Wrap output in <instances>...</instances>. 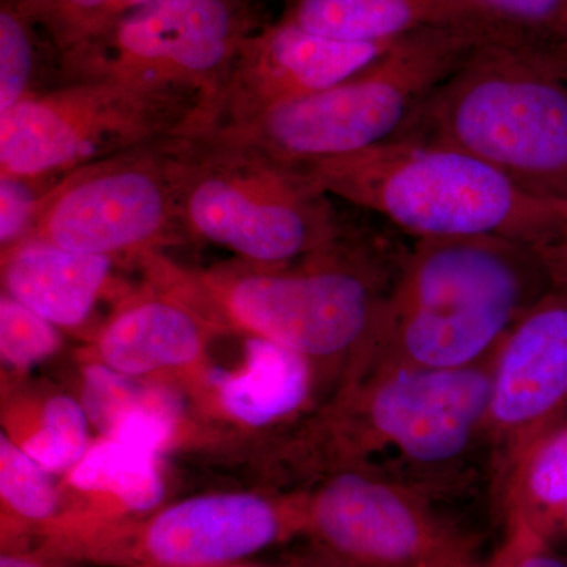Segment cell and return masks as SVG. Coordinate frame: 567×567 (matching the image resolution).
<instances>
[{
  "instance_id": "1",
  "label": "cell",
  "mask_w": 567,
  "mask_h": 567,
  "mask_svg": "<svg viewBox=\"0 0 567 567\" xmlns=\"http://www.w3.org/2000/svg\"><path fill=\"white\" fill-rule=\"evenodd\" d=\"M566 278L557 252L525 241H410L375 333L361 354V372L484 363L520 317Z\"/></svg>"
},
{
  "instance_id": "2",
  "label": "cell",
  "mask_w": 567,
  "mask_h": 567,
  "mask_svg": "<svg viewBox=\"0 0 567 567\" xmlns=\"http://www.w3.org/2000/svg\"><path fill=\"white\" fill-rule=\"evenodd\" d=\"M295 166L410 241L502 237L557 251L567 234V205L524 192L450 145L393 140Z\"/></svg>"
},
{
  "instance_id": "3",
  "label": "cell",
  "mask_w": 567,
  "mask_h": 567,
  "mask_svg": "<svg viewBox=\"0 0 567 567\" xmlns=\"http://www.w3.org/2000/svg\"><path fill=\"white\" fill-rule=\"evenodd\" d=\"M395 140L450 145L567 205V81L535 44L481 37Z\"/></svg>"
},
{
  "instance_id": "4",
  "label": "cell",
  "mask_w": 567,
  "mask_h": 567,
  "mask_svg": "<svg viewBox=\"0 0 567 567\" xmlns=\"http://www.w3.org/2000/svg\"><path fill=\"white\" fill-rule=\"evenodd\" d=\"M494 357L464 369L390 365L361 372L354 450L363 470L450 503L494 495L487 417Z\"/></svg>"
},
{
  "instance_id": "5",
  "label": "cell",
  "mask_w": 567,
  "mask_h": 567,
  "mask_svg": "<svg viewBox=\"0 0 567 567\" xmlns=\"http://www.w3.org/2000/svg\"><path fill=\"white\" fill-rule=\"evenodd\" d=\"M391 227L349 223L344 234L297 267L216 276L204 282L227 316L306 358L364 353L410 244ZM295 265V264H293Z\"/></svg>"
},
{
  "instance_id": "6",
  "label": "cell",
  "mask_w": 567,
  "mask_h": 567,
  "mask_svg": "<svg viewBox=\"0 0 567 567\" xmlns=\"http://www.w3.org/2000/svg\"><path fill=\"white\" fill-rule=\"evenodd\" d=\"M181 210L186 235L262 268L308 259L349 226L300 166L213 134H182Z\"/></svg>"
},
{
  "instance_id": "7",
  "label": "cell",
  "mask_w": 567,
  "mask_h": 567,
  "mask_svg": "<svg viewBox=\"0 0 567 567\" xmlns=\"http://www.w3.org/2000/svg\"><path fill=\"white\" fill-rule=\"evenodd\" d=\"M477 28L427 29L333 87L293 100L213 136L289 164H308L393 141L481 37Z\"/></svg>"
},
{
  "instance_id": "8",
  "label": "cell",
  "mask_w": 567,
  "mask_h": 567,
  "mask_svg": "<svg viewBox=\"0 0 567 567\" xmlns=\"http://www.w3.org/2000/svg\"><path fill=\"white\" fill-rule=\"evenodd\" d=\"M203 95L174 85L62 82L0 112V177L58 181L78 167L188 132Z\"/></svg>"
},
{
  "instance_id": "9",
  "label": "cell",
  "mask_w": 567,
  "mask_h": 567,
  "mask_svg": "<svg viewBox=\"0 0 567 567\" xmlns=\"http://www.w3.org/2000/svg\"><path fill=\"white\" fill-rule=\"evenodd\" d=\"M181 181L182 134L85 164L41 193L20 244L114 257L181 237Z\"/></svg>"
},
{
  "instance_id": "10",
  "label": "cell",
  "mask_w": 567,
  "mask_h": 567,
  "mask_svg": "<svg viewBox=\"0 0 567 567\" xmlns=\"http://www.w3.org/2000/svg\"><path fill=\"white\" fill-rule=\"evenodd\" d=\"M265 24L256 0H153L59 63L62 82L112 80L216 92ZM200 104V106H203Z\"/></svg>"
},
{
  "instance_id": "11",
  "label": "cell",
  "mask_w": 567,
  "mask_h": 567,
  "mask_svg": "<svg viewBox=\"0 0 567 567\" xmlns=\"http://www.w3.org/2000/svg\"><path fill=\"white\" fill-rule=\"evenodd\" d=\"M317 535L357 567H484L450 503L390 477L342 470L309 506Z\"/></svg>"
},
{
  "instance_id": "12",
  "label": "cell",
  "mask_w": 567,
  "mask_h": 567,
  "mask_svg": "<svg viewBox=\"0 0 567 567\" xmlns=\"http://www.w3.org/2000/svg\"><path fill=\"white\" fill-rule=\"evenodd\" d=\"M393 44L344 43L281 20L265 22L241 44L226 78L197 111L186 134L237 128L281 104L333 87Z\"/></svg>"
},
{
  "instance_id": "13",
  "label": "cell",
  "mask_w": 567,
  "mask_h": 567,
  "mask_svg": "<svg viewBox=\"0 0 567 567\" xmlns=\"http://www.w3.org/2000/svg\"><path fill=\"white\" fill-rule=\"evenodd\" d=\"M566 417L567 278L520 317L496 350L487 417L494 492L514 458Z\"/></svg>"
},
{
  "instance_id": "14",
  "label": "cell",
  "mask_w": 567,
  "mask_h": 567,
  "mask_svg": "<svg viewBox=\"0 0 567 567\" xmlns=\"http://www.w3.org/2000/svg\"><path fill=\"white\" fill-rule=\"evenodd\" d=\"M279 529L278 513L262 498L204 496L164 511L148 529L147 546L166 565H213L268 546Z\"/></svg>"
},
{
  "instance_id": "15",
  "label": "cell",
  "mask_w": 567,
  "mask_h": 567,
  "mask_svg": "<svg viewBox=\"0 0 567 567\" xmlns=\"http://www.w3.org/2000/svg\"><path fill=\"white\" fill-rule=\"evenodd\" d=\"M278 20L324 39L360 44H391L427 29L488 32L465 0H284Z\"/></svg>"
},
{
  "instance_id": "16",
  "label": "cell",
  "mask_w": 567,
  "mask_h": 567,
  "mask_svg": "<svg viewBox=\"0 0 567 567\" xmlns=\"http://www.w3.org/2000/svg\"><path fill=\"white\" fill-rule=\"evenodd\" d=\"M112 257L70 251L44 241H22L7 257L3 281L14 300L51 323L85 319L111 275Z\"/></svg>"
},
{
  "instance_id": "17",
  "label": "cell",
  "mask_w": 567,
  "mask_h": 567,
  "mask_svg": "<svg viewBox=\"0 0 567 567\" xmlns=\"http://www.w3.org/2000/svg\"><path fill=\"white\" fill-rule=\"evenodd\" d=\"M499 527L567 546V417L529 443L496 484Z\"/></svg>"
},
{
  "instance_id": "18",
  "label": "cell",
  "mask_w": 567,
  "mask_h": 567,
  "mask_svg": "<svg viewBox=\"0 0 567 567\" xmlns=\"http://www.w3.org/2000/svg\"><path fill=\"white\" fill-rule=\"evenodd\" d=\"M200 349L199 324L188 309L155 298L125 309L100 339L104 363L125 375L189 363Z\"/></svg>"
},
{
  "instance_id": "19",
  "label": "cell",
  "mask_w": 567,
  "mask_h": 567,
  "mask_svg": "<svg viewBox=\"0 0 567 567\" xmlns=\"http://www.w3.org/2000/svg\"><path fill=\"white\" fill-rule=\"evenodd\" d=\"M309 390L308 358L257 336L246 347L245 371L224 382L221 399L237 420L267 425L297 412Z\"/></svg>"
},
{
  "instance_id": "20",
  "label": "cell",
  "mask_w": 567,
  "mask_h": 567,
  "mask_svg": "<svg viewBox=\"0 0 567 567\" xmlns=\"http://www.w3.org/2000/svg\"><path fill=\"white\" fill-rule=\"evenodd\" d=\"M155 457V451L110 436L84 454L70 480L82 491L110 492L123 505L147 511L163 496Z\"/></svg>"
},
{
  "instance_id": "21",
  "label": "cell",
  "mask_w": 567,
  "mask_h": 567,
  "mask_svg": "<svg viewBox=\"0 0 567 567\" xmlns=\"http://www.w3.org/2000/svg\"><path fill=\"white\" fill-rule=\"evenodd\" d=\"M151 2L153 0H18L43 33L58 65Z\"/></svg>"
},
{
  "instance_id": "22",
  "label": "cell",
  "mask_w": 567,
  "mask_h": 567,
  "mask_svg": "<svg viewBox=\"0 0 567 567\" xmlns=\"http://www.w3.org/2000/svg\"><path fill=\"white\" fill-rule=\"evenodd\" d=\"M494 35L557 54L567 43V0H465Z\"/></svg>"
},
{
  "instance_id": "23",
  "label": "cell",
  "mask_w": 567,
  "mask_h": 567,
  "mask_svg": "<svg viewBox=\"0 0 567 567\" xmlns=\"http://www.w3.org/2000/svg\"><path fill=\"white\" fill-rule=\"evenodd\" d=\"M48 43L18 0L0 2V112L35 93L37 66Z\"/></svg>"
},
{
  "instance_id": "24",
  "label": "cell",
  "mask_w": 567,
  "mask_h": 567,
  "mask_svg": "<svg viewBox=\"0 0 567 567\" xmlns=\"http://www.w3.org/2000/svg\"><path fill=\"white\" fill-rule=\"evenodd\" d=\"M87 442L85 413L73 399H51L43 413V424L24 443V451L47 472H63L84 457Z\"/></svg>"
},
{
  "instance_id": "25",
  "label": "cell",
  "mask_w": 567,
  "mask_h": 567,
  "mask_svg": "<svg viewBox=\"0 0 567 567\" xmlns=\"http://www.w3.org/2000/svg\"><path fill=\"white\" fill-rule=\"evenodd\" d=\"M147 406H174L158 391L147 390L114 369L95 365L85 374L84 409L100 431L111 434L128 413Z\"/></svg>"
},
{
  "instance_id": "26",
  "label": "cell",
  "mask_w": 567,
  "mask_h": 567,
  "mask_svg": "<svg viewBox=\"0 0 567 567\" xmlns=\"http://www.w3.org/2000/svg\"><path fill=\"white\" fill-rule=\"evenodd\" d=\"M47 470L24 450L2 435L0 439V491L17 513L29 518H47L54 513L58 495Z\"/></svg>"
},
{
  "instance_id": "27",
  "label": "cell",
  "mask_w": 567,
  "mask_h": 567,
  "mask_svg": "<svg viewBox=\"0 0 567 567\" xmlns=\"http://www.w3.org/2000/svg\"><path fill=\"white\" fill-rule=\"evenodd\" d=\"M50 320L9 293L0 301V350L7 363L24 368L50 357L59 344Z\"/></svg>"
},
{
  "instance_id": "28",
  "label": "cell",
  "mask_w": 567,
  "mask_h": 567,
  "mask_svg": "<svg viewBox=\"0 0 567 567\" xmlns=\"http://www.w3.org/2000/svg\"><path fill=\"white\" fill-rule=\"evenodd\" d=\"M484 567H567V550L525 529L505 528Z\"/></svg>"
},
{
  "instance_id": "29",
  "label": "cell",
  "mask_w": 567,
  "mask_h": 567,
  "mask_svg": "<svg viewBox=\"0 0 567 567\" xmlns=\"http://www.w3.org/2000/svg\"><path fill=\"white\" fill-rule=\"evenodd\" d=\"M44 183L22 178L0 177V244L13 248L24 238L32 223L33 212Z\"/></svg>"
},
{
  "instance_id": "30",
  "label": "cell",
  "mask_w": 567,
  "mask_h": 567,
  "mask_svg": "<svg viewBox=\"0 0 567 567\" xmlns=\"http://www.w3.org/2000/svg\"><path fill=\"white\" fill-rule=\"evenodd\" d=\"M0 567H37L32 563L24 561V559L2 557L0 559Z\"/></svg>"
},
{
  "instance_id": "31",
  "label": "cell",
  "mask_w": 567,
  "mask_h": 567,
  "mask_svg": "<svg viewBox=\"0 0 567 567\" xmlns=\"http://www.w3.org/2000/svg\"><path fill=\"white\" fill-rule=\"evenodd\" d=\"M555 58H557L559 70H561V73L565 74L567 81V43L561 48V50L557 52Z\"/></svg>"
},
{
  "instance_id": "32",
  "label": "cell",
  "mask_w": 567,
  "mask_h": 567,
  "mask_svg": "<svg viewBox=\"0 0 567 567\" xmlns=\"http://www.w3.org/2000/svg\"><path fill=\"white\" fill-rule=\"evenodd\" d=\"M559 252H561L563 264H565L567 271V235L565 237V241H563L561 248H559Z\"/></svg>"
}]
</instances>
